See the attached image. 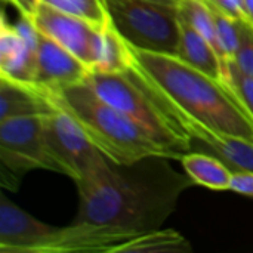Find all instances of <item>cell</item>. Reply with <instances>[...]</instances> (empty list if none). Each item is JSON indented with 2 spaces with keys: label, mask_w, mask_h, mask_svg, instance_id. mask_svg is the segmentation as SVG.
Wrapping results in <instances>:
<instances>
[{
  "label": "cell",
  "mask_w": 253,
  "mask_h": 253,
  "mask_svg": "<svg viewBox=\"0 0 253 253\" xmlns=\"http://www.w3.org/2000/svg\"><path fill=\"white\" fill-rule=\"evenodd\" d=\"M208 1L213 3L215 6H218L228 15L234 16L236 19H248L243 7V0H208Z\"/></svg>",
  "instance_id": "obj_23"
},
{
  "label": "cell",
  "mask_w": 253,
  "mask_h": 253,
  "mask_svg": "<svg viewBox=\"0 0 253 253\" xmlns=\"http://www.w3.org/2000/svg\"><path fill=\"white\" fill-rule=\"evenodd\" d=\"M148 1L160 3V4H168V6H173V7H178V4L181 3V0H148Z\"/></svg>",
  "instance_id": "obj_26"
},
{
  "label": "cell",
  "mask_w": 253,
  "mask_h": 253,
  "mask_svg": "<svg viewBox=\"0 0 253 253\" xmlns=\"http://www.w3.org/2000/svg\"><path fill=\"white\" fill-rule=\"evenodd\" d=\"M55 111L56 107L36 84L0 77V122L15 117H43Z\"/></svg>",
  "instance_id": "obj_13"
},
{
  "label": "cell",
  "mask_w": 253,
  "mask_h": 253,
  "mask_svg": "<svg viewBox=\"0 0 253 253\" xmlns=\"http://www.w3.org/2000/svg\"><path fill=\"white\" fill-rule=\"evenodd\" d=\"M4 1H9L10 4H13L19 10V13L31 16V18L36 13L39 4L42 3V0H4Z\"/></svg>",
  "instance_id": "obj_24"
},
{
  "label": "cell",
  "mask_w": 253,
  "mask_h": 253,
  "mask_svg": "<svg viewBox=\"0 0 253 253\" xmlns=\"http://www.w3.org/2000/svg\"><path fill=\"white\" fill-rule=\"evenodd\" d=\"M84 82L99 96L144 127L176 160L193 150V139L184 127L178 105L135 59L122 73L90 71Z\"/></svg>",
  "instance_id": "obj_4"
},
{
  "label": "cell",
  "mask_w": 253,
  "mask_h": 253,
  "mask_svg": "<svg viewBox=\"0 0 253 253\" xmlns=\"http://www.w3.org/2000/svg\"><path fill=\"white\" fill-rule=\"evenodd\" d=\"M138 234L130 231L76 221L68 227H50L33 253H117Z\"/></svg>",
  "instance_id": "obj_8"
},
{
  "label": "cell",
  "mask_w": 253,
  "mask_h": 253,
  "mask_svg": "<svg viewBox=\"0 0 253 253\" xmlns=\"http://www.w3.org/2000/svg\"><path fill=\"white\" fill-rule=\"evenodd\" d=\"M33 21L40 33L74 53L92 71L101 27L83 18L55 9L44 1L39 4L36 13L33 15Z\"/></svg>",
  "instance_id": "obj_9"
},
{
  "label": "cell",
  "mask_w": 253,
  "mask_h": 253,
  "mask_svg": "<svg viewBox=\"0 0 253 253\" xmlns=\"http://www.w3.org/2000/svg\"><path fill=\"white\" fill-rule=\"evenodd\" d=\"M37 42L25 39L3 15L0 24V77L34 84Z\"/></svg>",
  "instance_id": "obj_12"
},
{
  "label": "cell",
  "mask_w": 253,
  "mask_h": 253,
  "mask_svg": "<svg viewBox=\"0 0 253 253\" xmlns=\"http://www.w3.org/2000/svg\"><path fill=\"white\" fill-rule=\"evenodd\" d=\"M181 163L194 184L211 190H230L233 170L218 157L193 150L181 159Z\"/></svg>",
  "instance_id": "obj_15"
},
{
  "label": "cell",
  "mask_w": 253,
  "mask_h": 253,
  "mask_svg": "<svg viewBox=\"0 0 253 253\" xmlns=\"http://www.w3.org/2000/svg\"><path fill=\"white\" fill-rule=\"evenodd\" d=\"M65 13L83 18L98 27L105 25L110 18L104 0H42Z\"/></svg>",
  "instance_id": "obj_19"
},
{
  "label": "cell",
  "mask_w": 253,
  "mask_h": 253,
  "mask_svg": "<svg viewBox=\"0 0 253 253\" xmlns=\"http://www.w3.org/2000/svg\"><path fill=\"white\" fill-rule=\"evenodd\" d=\"M1 185L15 190L19 178L34 169L56 172L43 136V117H15L0 122Z\"/></svg>",
  "instance_id": "obj_6"
},
{
  "label": "cell",
  "mask_w": 253,
  "mask_h": 253,
  "mask_svg": "<svg viewBox=\"0 0 253 253\" xmlns=\"http://www.w3.org/2000/svg\"><path fill=\"white\" fill-rule=\"evenodd\" d=\"M168 157L151 156L130 165L107 157L77 182L76 221L110 225L142 234L159 230L175 212L181 194L193 187L187 173L176 172Z\"/></svg>",
  "instance_id": "obj_1"
},
{
  "label": "cell",
  "mask_w": 253,
  "mask_h": 253,
  "mask_svg": "<svg viewBox=\"0 0 253 253\" xmlns=\"http://www.w3.org/2000/svg\"><path fill=\"white\" fill-rule=\"evenodd\" d=\"M191 251L188 240L175 230H153L126 242L117 253H185Z\"/></svg>",
  "instance_id": "obj_18"
},
{
  "label": "cell",
  "mask_w": 253,
  "mask_h": 253,
  "mask_svg": "<svg viewBox=\"0 0 253 253\" xmlns=\"http://www.w3.org/2000/svg\"><path fill=\"white\" fill-rule=\"evenodd\" d=\"M178 13L184 22H187L194 30H197L213 46L222 64L225 82L230 83V61L218 39L215 21H213L209 6L203 0H181V3L178 4Z\"/></svg>",
  "instance_id": "obj_17"
},
{
  "label": "cell",
  "mask_w": 253,
  "mask_h": 253,
  "mask_svg": "<svg viewBox=\"0 0 253 253\" xmlns=\"http://www.w3.org/2000/svg\"><path fill=\"white\" fill-rule=\"evenodd\" d=\"M133 61L129 43L108 21L99 30L96 46V58L92 71L96 73H122L130 67Z\"/></svg>",
  "instance_id": "obj_16"
},
{
  "label": "cell",
  "mask_w": 253,
  "mask_h": 253,
  "mask_svg": "<svg viewBox=\"0 0 253 253\" xmlns=\"http://www.w3.org/2000/svg\"><path fill=\"white\" fill-rule=\"evenodd\" d=\"M43 136L56 172L77 182L92 166L105 159L64 111L43 116Z\"/></svg>",
  "instance_id": "obj_7"
},
{
  "label": "cell",
  "mask_w": 253,
  "mask_h": 253,
  "mask_svg": "<svg viewBox=\"0 0 253 253\" xmlns=\"http://www.w3.org/2000/svg\"><path fill=\"white\" fill-rule=\"evenodd\" d=\"M179 21H181V37L175 56L190 64L191 67L225 82L222 64L213 46L191 25L184 22L181 18Z\"/></svg>",
  "instance_id": "obj_14"
},
{
  "label": "cell",
  "mask_w": 253,
  "mask_h": 253,
  "mask_svg": "<svg viewBox=\"0 0 253 253\" xmlns=\"http://www.w3.org/2000/svg\"><path fill=\"white\" fill-rule=\"evenodd\" d=\"M110 22L133 47L176 55L181 21L178 7L148 0H104Z\"/></svg>",
  "instance_id": "obj_5"
},
{
  "label": "cell",
  "mask_w": 253,
  "mask_h": 253,
  "mask_svg": "<svg viewBox=\"0 0 253 253\" xmlns=\"http://www.w3.org/2000/svg\"><path fill=\"white\" fill-rule=\"evenodd\" d=\"M130 50L133 59L185 114L212 130L253 142V116L230 83L191 67L175 55L133 46Z\"/></svg>",
  "instance_id": "obj_2"
},
{
  "label": "cell",
  "mask_w": 253,
  "mask_h": 253,
  "mask_svg": "<svg viewBox=\"0 0 253 253\" xmlns=\"http://www.w3.org/2000/svg\"><path fill=\"white\" fill-rule=\"evenodd\" d=\"M239 46L231 61L243 74L253 77V24L248 19H239Z\"/></svg>",
  "instance_id": "obj_20"
},
{
  "label": "cell",
  "mask_w": 253,
  "mask_h": 253,
  "mask_svg": "<svg viewBox=\"0 0 253 253\" xmlns=\"http://www.w3.org/2000/svg\"><path fill=\"white\" fill-rule=\"evenodd\" d=\"M90 68L64 46L39 34L36 53L34 84L43 90H56L64 86L82 83L89 76Z\"/></svg>",
  "instance_id": "obj_10"
},
{
  "label": "cell",
  "mask_w": 253,
  "mask_h": 253,
  "mask_svg": "<svg viewBox=\"0 0 253 253\" xmlns=\"http://www.w3.org/2000/svg\"><path fill=\"white\" fill-rule=\"evenodd\" d=\"M43 93L56 110L68 114L90 144L113 163L130 165L151 156L176 160L144 127L99 96L87 82Z\"/></svg>",
  "instance_id": "obj_3"
},
{
  "label": "cell",
  "mask_w": 253,
  "mask_h": 253,
  "mask_svg": "<svg viewBox=\"0 0 253 253\" xmlns=\"http://www.w3.org/2000/svg\"><path fill=\"white\" fill-rule=\"evenodd\" d=\"M230 190L253 197V172H233Z\"/></svg>",
  "instance_id": "obj_22"
},
{
  "label": "cell",
  "mask_w": 253,
  "mask_h": 253,
  "mask_svg": "<svg viewBox=\"0 0 253 253\" xmlns=\"http://www.w3.org/2000/svg\"><path fill=\"white\" fill-rule=\"evenodd\" d=\"M52 225L22 211L4 194L0 196V252L33 253Z\"/></svg>",
  "instance_id": "obj_11"
},
{
  "label": "cell",
  "mask_w": 253,
  "mask_h": 253,
  "mask_svg": "<svg viewBox=\"0 0 253 253\" xmlns=\"http://www.w3.org/2000/svg\"><path fill=\"white\" fill-rule=\"evenodd\" d=\"M243 7H245L248 19L253 24V0H243Z\"/></svg>",
  "instance_id": "obj_25"
},
{
  "label": "cell",
  "mask_w": 253,
  "mask_h": 253,
  "mask_svg": "<svg viewBox=\"0 0 253 253\" xmlns=\"http://www.w3.org/2000/svg\"><path fill=\"white\" fill-rule=\"evenodd\" d=\"M230 83L253 116V77L243 74L233 62H230Z\"/></svg>",
  "instance_id": "obj_21"
}]
</instances>
